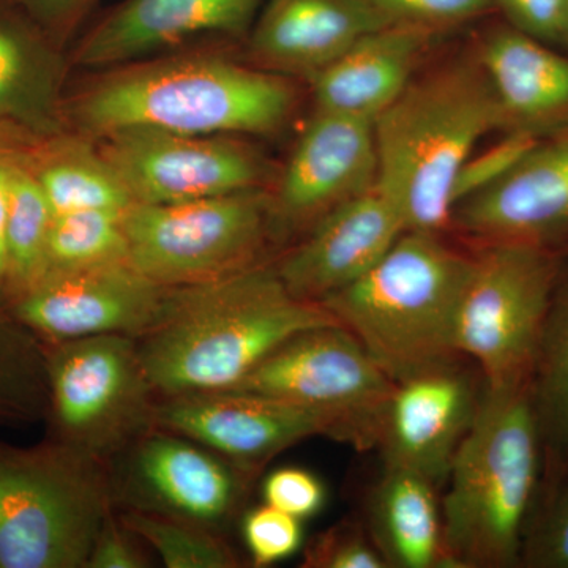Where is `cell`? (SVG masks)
<instances>
[{"label":"cell","instance_id":"cell-1","mask_svg":"<svg viewBox=\"0 0 568 568\" xmlns=\"http://www.w3.org/2000/svg\"><path fill=\"white\" fill-rule=\"evenodd\" d=\"M297 106L290 78L222 55H153L99 70L65 97L69 130L102 140L149 130L194 136L280 132Z\"/></svg>","mask_w":568,"mask_h":568},{"label":"cell","instance_id":"cell-2","mask_svg":"<svg viewBox=\"0 0 568 568\" xmlns=\"http://www.w3.org/2000/svg\"><path fill=\"white\" fill-rule=\"evenodd\" d=\"M327 324L338 323L320 302L291 294L267 261L220 282L178 287L163 323L136 342L163 398L231 390L287 339Z\"/></svg>","mask_w":568,"mask_h":568},{"label":"cell","instance_id":"cell-3","mask_svg":"<svg viewBox=\"0 0 568 568\" xmlns=\"http://www.w3.org/2000/svg\"><path fill=\"white\" fill-rule=\"evenodd\" d=\"M500 132L495 93L477 54L426 71L375 119L376 185L406 231L452 224L459 170L488 133Z\"/></svg>","mask_w":568,"mask_h":568},{"label":"cell","instance_id":"cell-4","mask_svg":"<svg viewBox=\"0 0 568 568\" xmlns=\"http://www.w3.org/2000/svg\"><path fill=\"white\" fill-rule=\"evenodd\" d=\"M541 466L544 446L530 386L485 384L440 503L452 567L519 566Z\"/></svg>","mask_w":568,"mask_h":568},{"label":"cell","instance_id":"cell-5","mask_svg":"<svg viewBox=\"0 0 568 568\" xmlns=\"http://www.w3.org/2000/svg\"><path fill=\"white\" fill-rule=\"evenodd\" d=\"M470 271L473 257L440 234L406 231L375 267L320 304L398 384L457 361Z\"/></svg>","mask_w":568,"mask_h":568},{"label":"cell","instance_id":"cell-6","mask_svg":"<svg viewBox=\"0 0 568 568\" xmlns=\"http://www.w3.org/2000/svg\"><path fill=\"white\" fill-rule=\"evenodd\" d=\"M114 510L106 462L48 436L0 439V568H85Z\"/></svg>","mask_w":568,"mask_h":568},{"label":"cell","instance_id":"cell-7","mask_svg":"<svg viewBox=\"0 0 568 568\" xmlns=\"http://www.w3.org/2000/svg\"><path fill=\"white\" fill-rule=\"evenodd\" d=\"M122 220L130 263L168 287L203 286L267 263V246L278 237L271 189L133 204Z\"/></svg>","mask_w":568,"mask_h":568},{"label":"cell","instance_id":"cell-8","mask_svg":"<svg viewBox=\"0 0 568 568\" xmlns=\"http://www.w3.org/2000/svg\"><path fill=\"white\" fill-rule=\"evenodd\" d=\"M47 436L110 463L152 429L159 394L136 338L97 335L44 343Z\"/></svg>","mask_w":568,"mask_h":568},{"label":"cell","instance_id":"cell-9","mask_svg":"<svg viewBox=\"0 0 568 568\" xmlns=\"http://www.w3.org/2000/svg\"><path fill=\"white\" fill-rule=\"evenodd\" d=\"M566 257L521 244H485L459 305L457 347L487 386H530Z\"/></svg>","mask_w":568,"mask_h":568},{"label":"cell","instance_id":"cell-10","mask_svg":"<svg viewBox=\"0 0 568 568\" xmlns=\"http://www.w3.org/2000/svg\"><path fill=\"white\" fill-rule=\"evenodd\" d=\"M396 384L343 325L308 328L265 357L239 386L308 407L328 437L358 450L379 446Z\"/></svg>","mask_w":568,"mask_h":568},{"label":"cell","instance_id":"cell-11","mask_svg":"<svg viewBox=\"0 0 568 568\" xmlns=\"http://www.w3.org/2000/svg\"><path fill=\"white\" fill-rule=\"evenodd\" d=\"M115 508L152 511L222 532L252 474L170 429L153 426L110 463Z\"/></svg>","mask_w":568,"mask_h":568},{"label":"cell","instance_id":"cell-12","mask_svg":"<svg viewBox=\"0 0 568 568\" xmlns=\"http://www.w3.org/2000/svg\"><path fill=\"white\" fill-rule=\"evenodd\" d=\"M175 290L121 261L47 272L6 308L43 343L97 335L138 339L163 323Z\"/></svg>","mask_w":568,"mask_h":568},{"label":"cell","instance_id":"cell-13","mask_svg":"<svg viewBox=\"0 0 568 568\" xmlns=\"http://www.w3.org/2000/svg\"><path fill=\"white\" fill-rule=\"evenodd\" d=\"M99 142L134 204H173L268 189L272 170L235 136L130 130Z\"/></svg>","mask_w":568,"mask_h":568},{"label":"cell","instance_id":"cell-14","mask_svg":"<svg viewBox=\"0 0 568 568\" xmlns=\"http://www.w3.org/2000/svg\"><path fill=\"white\" fill-rule=\"evenodd\" d=\"M376 182L375 122L315 110L271 190L278 237L306 233Z\"/></svg>","mask_w":568,"mask_h":568},{"label":"cell","instance_id":"cell-15","mask_svg":"<svg viewBox=\"0 0 568 568\" xmlns=\"http://www.w3.org/2000/svg\"><path fill=\"white\" fill-rule=\"evenodd\" d=\"M450 226L484 245L537 246L568 257V129L534 142L504 178L462 201Z\"/></svg>","mask_w":568,"mask_h":568},{"label":"cell","instance_id":"cell-16","mask_svg":"<svg viewBox=\"0 0 568 568\" xmlns=\"http://www.w3.org/2000/svg\"><path fill=\"white\" fill-rule=\"evenodd\" d=\"M155 424L211 448L252 476L295 444L328 437L327 422L315 410L241 390L163 396Z\"/></svg>","mask_w":568,"mask_h":568},{"label":"cell","instance_id":"cell-17","mask_svg":"<svg viewBox=\"0 0 568 568\" xmlns=\"http://www.w3.org/2000/svg\"><path fill=\"white\" fill-rule=\"evenodd\" d=\"M267 0H123L78 40L71 65L104 70L252 29Z\"/></svg>","mask_w":568,"mask_h":568},{"label":"cell","instance_id":"cell-18","mask_svg":"<svg viewBox=\"0 0 568 568\" xmlns=\"http://www.w3.org/2000/svg\"><path fill=\"white\" fill-rule=\"evenodd\" d=\"M403 233L402 213L375 185L310 227L274 261L275 271L295 297L321 302L375 267Z\"/></svg>","mask_w":568,"mask_h":568},{"label":"cell","instance_id":"cell-19","mask_svg":"<svg viewBox=\"0 0 568 568\" xmlns=\"http://www.w3.org/2000/svg\"><path fill=\"white\" fill-rule=\"evenodd\" d=\"M477 405L473 381L455 362L396 384L377 446L386 466L446 481Z\"/></svg>","mask_w":568,"mask_h":568},{"label":"cell","instance_id":"cell-20","mask_svg":"<svg viewBox=\"0 0 568 568\" xmlns=\"http://www.w3.org/2000/svg\"><path fill=\"white\" fill-rule=\"evenodd\" d=\"M500 115V133L541 140L568 129V54L500 20L478 43Z\"/></svg>","mask_w":568,"mask_h":568},{"label":"cell","instance_id":"cell-21","mask_svg":"<svg viewBox=\"0 0 568 568\" xmlns=\"http://www.w3.org/2000/svg\"><path fill=\"white\" fill-rule=\"evenodd\" d=\"M384 26L364 0H267L248 32L250 63L312 80Z\"/></svg>","mask_w":568,"mask_h":568},{"label":"cell","instance_id":"cell-22","mask_svg":"<svg viewBox=\"0 0 568 568\" xmlns=\"http://www.w3.org/2000/svg\"><path fill=\"white\" fill-rule=\"evenodd\" d=\"M443 32L390 24L366 33L310 81L315 110L375 122L416 78Z\"/></svg>","mask_w":568,"mask_h":568},{"label":"cell","instance_id":"cell-23","mask_svg":"<svg viewBox=\"0 0 568 568\" xmlns=\"http://www.w3.org/2000/svg\"><path fill=\"white\" fill-rule=\"evenodd\" d=\"M59 48L33 26L0 18V125L33 138L69 132Z\"/></svg>","mask_w":568,"mask_h":568},{"label":"cell","instance_id":"cell-24","mask_svg":"<svg viewBox=\"0 0 568 568\" xmlns=\"http://www.w3.org/2000/svg\"><path fill=\"white\" fill-rule=\"evenodd\" d=\"M436 488L409 470L384 469L369 496L368 532L387 567L454 568Z\"/></svg>","mask_w":568,"mask_h":568},{"label":"cell","instance_id":"cell-25","mask_svg":"<svg viewBox=\"0 0 568 568\" xmlns=\"http://www.w3.org/2000/svg\"><path fill=\"white\" fill-rule=\"evenodd\" d=\"M28 164L54 215L78 211L123 213L134 204L99 144L80 133L63 132L37 140Z\"/></svg>","mask_w":568,"mask_h":568},{"label":"cell","instance_id":"cell-26","mask_svg":"<svg viewBox=\"0 0 568 568\" xmlns=\"http://www.w3.org/2000/svg\"><path fill=\"white\" fill-rule=\"evenodd\" d=\"M530 390L544 446L541 476H549L568 467V257L552 295Z\"/></svg>","mask_w":568,"mask_h":568},{"label":"cell","instance_id":"cell-27","mask_svg":"<svg viewBox=\"0 0 568 568\" xmlns=\"http://www.w3.org/2000/svg\"><path fill=\"white\" fill-rule=\"evenodd\" d=\"M31 145L11 164L9 178L6 223L9 302L43 275L54 222L50 201L28 164Z\"/></svg>","mask_w":568,"mask_h":568},{"label":"cell","instance_id":"cell-28","mask_svg":"<svg viewBox=\"0 0 568 568\" xmlns=\"http://www.w3.org/2000/svg\"><path fill=\"white\" fill-rule=\"evenodd\" d=\"M48 407L44 343L0 306V428L44 424Z\"/></svg>","mask_w":568,"mask_h":568},{"label":"cell","instance_id":"cell-29","mask_svg":"<svg viewBox=\"0 0 568 568\" xmlns=\"http://www.w3.org/2000/svg\"><path fill=\"white\" fill-rule=\"evenodd\" d=\"M122 521L168 568H237L241 558L222 534L185 519L118 508Z\"/></svg>","mask_w":568,"mask_h":568},{"label":"cell","instance_id":"cell-30","mask_svg":"<svg viewBox=\"0 0 568 568\" xmlns=\"http://www.w3.org/2000/svg\"><path fill=\"white\" fill-rule=\"evenodd\" d=\"M123 213L78 211L54 215L43 274L130 261Z\"/></svg>","mask_w":568,"mask_h":568},{"label":"cell","instance_id":"cell-31","mask_svg":"<svg viewBox=\"0 0 568 568\" xmlns=\"http://www.w3.org/2000/svg\"><path fill=\"white\" fill-rule=\"evenodd\" d=\"M519 566L568 568V467L540 478Z\"/></svg>","mask_w":568,"mask_h":568},{"label":"cell","instance_id":"cell-32","mask_svg":"<svg viewBox=\"0 0 568 568\" xmlns=\"http://www.w3.org/2000/svg\"><path fill=\"white\" fill-rule=\"evenodd\" d=\"M386 26L405 24L446 32L491 17V0H364Z\"/></svg>","mask_w":568,"mask_h":568},{"label":"cell","instance_id":"cell-33","mask_svg":"<svg viewBox=\"0 0 568 568\" xmlns=\"http://www.w3.org/2000/svg\"><path fill=\"white\" fill-rule=\"evenodd\" d=\"M242 537L254 566L268 567L290 559L304 541L302 519L261 504L242 518Z\"/></svg>","mask_w":568,"mask_h":568},{"label":"cell","instance_id":"cell-34","mask_svg":"<svg viewBox=\"0 0 568 568\" xmlns=\"http://www.w3.org/2000/svg\"><path fill=\"white\" fill-rule=\"evenodd\" d=\"M305 568H386L387 564L358 523H336L317 534L304 551Z\"/></svg>","mask_w":568,"mask_h":568},{"label":"cell","instance_id":"cell-35","mask_svg":"<svg viewBox=\"0 0 568 568\" xmlns=\"http://www.w3.org/2000/svg\"><path fill=\"white\" fill-rule=\"evenodd\" d=\"M536 141L526 134L503 133V140L480 153L474 152L463 164L455 181L454 209L504 178Z\"/></svg>","mask_w":568,"mask_h":568},{"label":"cell","instance_id":"cell-36","mask_svg":"<svg viewBox=\"0 0 568 568\" xmlns=\"http://www.w3.org/2000/svg\"><path fill=\"white\" fill-rule=\"evenodd\" d=\"M263 499L268 506L304 521L320 514L325 503V489L315 474L304 467L286 466L265 477Z\"/></svg>","mask_w":568,"mask_h":568},{"label":"cell","instance_id":"cell-37","mask_svg":"<svg viewBox=\"0 0 568 568\" xmlns=\"http://www.w3.org/2000/svg\"><path fill=\"white\" fill-rule=\"evenodd\" d=\"M152 549L119 517L118 508L97 534L85 568H145Z\"/></svg>","mask_w":568,"mask_h":568},{"label":"cell","instance_id":"cell-38","mask_svg":"<svg viewBox=\"0 0 568 568\" xmlns=\"http://www.w3.org/2000/svg\"><path fill=\"white\" fill-rule=\"evenodd\" d=\"M495 13L518 31L562 48L566 0H491Z\"/></svg>","mask_w":568,"mask_h":568},{"label":"cell","instance_id":"cell-39","mask_svg":"<svg viewBox=\"0 0 568 568\" xmlns=\"http://www.w3.org/2000/svg\"><path fill=\"white\" fill-rule=\"evenodd\" d=\"M99 0H20L32 24L61 50Z\"/></svg>","mask_w":568,"mask_h":568},{"label":"cell","instance_id":"cell-40","mask_svg":"<svg viewBox=\"0 0 568 568\" xmlns=\"http://www.w3.org/2000/svg\"><path fill=\"white\" fill-rule=\"evenodd\" d=\"M31 134L0 125V306L6 308L9 302V261H7L6 223L7 203H9V178L11 164L33 141Z\"/></svg>","mask_w":568,"mask_h":568},{"label":"cell","instance_id":"cell-41","mask_svg":"<svg viewBox=\"0 0 568 568\" xmlns=\"http://www.w3.org/2000/svg\"><path fill=\"white\" fill-rule=\"evenodd\" d=\"M562 48L568 51V0H566V10H564Z\"/></svg>","mask_w":568,"mask_h":568}]
</instances>
